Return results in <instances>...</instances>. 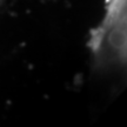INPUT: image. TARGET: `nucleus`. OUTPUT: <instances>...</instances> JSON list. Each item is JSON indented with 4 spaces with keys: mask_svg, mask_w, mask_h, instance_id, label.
<instances>
[{
    "mask_svg": "<svg viewBox=\"0 0 127 127\" xmlns=\"http://www.w3.org/2000/svg\"><path fill=\"white\" fill-rule=\"evenodd\" d=\"M127 0H105L101 23L90 33L87 42L95 72L121 69L127 58Z\"/></svg>",
    "mask_w": 127,
    "mask_h": 127,
    "instance_id": "1",
    "label": "nucleus"
}]
</instances>
